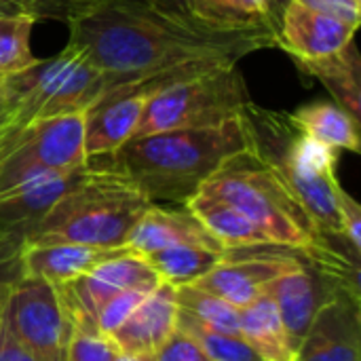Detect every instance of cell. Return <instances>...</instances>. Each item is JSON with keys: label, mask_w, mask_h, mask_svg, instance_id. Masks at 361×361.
I'll list each match as a JSON object with an SVG mask.
<instances>
[{"label": "cell", "mask_w": 361, "mask_h": 361, "mask_svg": "<svg viewBox=\"0 0 361 361\" xmlns=\"http://www.w3.org/2000/svg\"><path fill=\"white\" fill-rule=\"evenodd\" d=\"M8 2L21 6L36 21L49 19V21H63V23H68V19L82 4V0H8Z\"/></svg>", "instance_id": "30"}, {"label": "cell", "mask_w": 361, "mask_h": 361, "mask_svg": "<svg viewBox=\"0 0 361 361\" xmlns=\"http://www.w3.org/2000/svg\"><path fill=\"white\" fill-rule=\"evenodd\" d=\"M300 256L296 250L283 247H254L228 250L224 260L205 277L190 283L209 294L220 296L237 309L247 307L264 296L271 286L283 275L296 271Z\"/></svg>", "instance_id": "11"}, {"label": "cell", "mask_w": 361, "mask_h": 361, "mask_svg": "<svg viewBox=\"0 0 361 361\" xmlns=\"http://www.w3.org/2000/svg\"><path fill=\"white\" fill-rule=\"evenodd\" d=\"M68 27V42L123 85L192 61H239L277 47L269 32L212 27L167 13L152 0H82Z\"/></svg>", "instance_id": "1"}, {"label": "cell", "mask_w": 361, "mask_h": 361, "mask_svg": "<svg viewBox=\"0 0 361 361\" xmlns=\"http://www.w3.org/2000/svg\"><path fill=\"white\" fill-rule=\"evenodd\" d=\"M245 118L256 159L275 171L324 237L343 241L338 209L345 188L336 178L338 152L300 133L290 123L288 112L250 102Z\"/></svg>", "instance_id": "3"}, {"label": "cell", "mask_w": 361, "mask_h": 361, "mask_svg": "<svg viewBox=\"0 0 361 361\" xmlns=\"http://www.w3.org/2000/svg\"><path fill=\"white\" fill-rule=\"evenodd\" d=\"M157 361H212L205 351L199 347V343L186 334L184 330H180L176 326V330L171 332V336L159 347V351L154 353Z\"/></svg>", "instance_id": "29"}, {"label": "cell", "mask_w": 361, "mask_h": 361, "mask_svg": "<svg viewBox=\"0 0 361 361\" xmlns=\"http://www.w3.org/2000/svg\"><path fill=\"white\" fill-rule=\"evenodd\" d=\"M89 163L74 171L47 173L0 197V235L25 239L53 205L80 180Z\"/></svg>", "instance_id": "14"}, {"label": "cell", "mask_w": 361, "mask_h": 361, "mask_svg": "<svg viewBox=\"0 0 361 361\" xmlns=\"http://www.w3.org/2000/svg\"><path fill=\"white\" fill-rule=\"evenodd\" d=\"M239 336L260 361H296V347L269 294L239 309Z\"/></svg>", "instance_id": "19"}, {"label": "cell", "mask_w": 361, "mask_h": 361, "mask_svg": "<svg viewBox=\"0 0 361 361\" xmlns=\"http://www.w3.org/2000/svg\"><path fill=\"white\" fill-rule=\"evenodd\" d=\"M184 207L190 209L197 220L209 231V235L226 250L277 247L262 228H258L247 216H243L222 199H216L207 192H197Z\"/></svg>", "instance_id": "18"}, {"label": "cell", "mask_w": 361, "mask_h": 361, "mask_svg": "<svg viewBox=\"0 0 361 361\" xmlns=\"http://www.w3.org/2000/svg\"><path fill=\"white\" fill-rule=\"evenodd\" d=\"M178 328L190 334L212 361H260L241 336L214 332L178 309Z\"/></svg>", "instance_id": "26"}, {"label": "cell", "mask_w": 361, "mask_h": 361, "mask_svg": "<svg viewBox=\"0 0 361 361\" xmlns=\"http://www.w3.org/2000/svg\"><path fill=\"white\" fill-rule=\"evenodd\" d=\"M228 252H216L203 245L192 243H178L163 250H157L144 260L150 264V269L159 275L161 281L178 286H190L205 277L212 269H216Z\"/></svg>", "instance_id": "22"}, {"label": "cell", "mask_w": 361, "mask_h": 361, "mask_svg": "<svg viewBox=\"0 0 361 361\" xmlns=\"http://www.w3.org/2000/svg\"><path fill=\"white\" fill-rule=\"evenodd\" d=\"M152 290L154 288H133V290H125V292L116 294L112 300H108L97 315V332L110 336Z\"/></svg>", "instance_id": "28"}, {"label": "cell", "mask_w": 361, "mask_h": 361, "mask_svg": "<svg viewBox=\"0 0 361 361\" xmlns=\"http://www.w3.org/2000/svg\"><path fill=\"white\" fill-rule=\"evenodd\" d=\"M0 322L36 361H68L74 326L51 283L19 277L0 300Z\"/></svg>", "instance_id": "9"}, {"label": "cell", "mask_w": 361, "mask_h": 361, "mask_svg": "<svg viewBox=\"0 0 361 361\" xmlns=\"http://www.w3.org/2000/svg\"><path fill=\"white\" fill-rule=\"evenodd\" d=\"M8 15H27L21 6L8 2V0H0V17H8ZM32 17V15H30Z\"/></svg>", "instance_id": "37"}, {"label": "cell", "mask_w": 361, "mask_h": 361, "mask_svg": "<svg viewBox=\"0 0 361 361\" xmlns=\"http://www.w3.org/2000/svg\"><path fill=\"white\" fill-rule=\"evenodd\" d=\"M176 302L178 309L197 324L214 332L239 336V309L222 300L220 296L209 294L197 286H178Z\"/></svg>", "instance_id": "24"}, {"label": "cell", "mask_w": 361, "mask_h": 361, "mask_svg": "<svg viewBox=\"0 0 361 361\" xmlns=\"http://www.w3.org/2000/svg\"><path fill=\"white\" fill-rule=\"evenodd\" d=\"M296 361H361L360 292H343L319 311Z\"/></svg>", "instance_id": "12"}, {"label": "cell", "mask_w": 361, "mask_h": 361, "mask_svg": "<svg viewBox=\"0 0 361 361\" xmlns=\"http://www.w3.org/2000/svg\"><path fill=\"white\" fill-rule=\"evenodd\" d=\"M123 80L102 72L76 44H66L49 59L6 76L4 123L0 133H15L32 123L87 112Z\"/></svg>", "instance_id": "5"}, {"label": "cell", "mask_w": 361, "mask_h": 361, "mask_svg": "<svg viewBox=\"0 0 361 361\" xmlns=\"http://www.w3.org/2000/svg\"><path fill=\"white\" fill-rule=\"evenodd\" d=\"M152 2L157 6H161L163 11H167V13H173V15L192 19L190 17V8H188V0H152Z\"/></svg>", "instance_id": "36"}, {"label": "cell", "mask_w": 361, "mask_h": 361, "mask_svg": "<svg viewBox=\"0 0 361 361\" xmlns=\"http://www.w3.org/2000/svg\"><path fill=\"white\" fill-rule=\"evenodd\" d=\"M0 361H36L6 330L0 322Z\"/></svg>", "instance_id": "34"}, {"label": "cell", "mask_w": 361, "mask_h": 361, "mask_svg": "<svg viewBox=\"0 0 361 361\" xmlns=\"http://www.w3.org/2000/svg\"><path fill=\"white\" fill-rule=\"evenodd\" d=\"M36 19L30 15L0 17V76H13L36 63L30 47Z\"/></svg>", "instance_id": "25"}, {"label": "cell", "mask_w": 361, "mask_h": 361, "mask_svg": "<svg viewBox=\"0 0 361 361\" xmlns=\"http://www.w3.org/2000/svg\"><path fill=\"white\" fill-rule=\"evenodd\" d=\"M152 203L127 178L89 163L80 180L53 205L23 243H80L127 247V239Z\"/></svg>", "instance_id": "4"}, {"label": "cell", "mask_w": 361, "mask_h": 361, "mask_svg": "<svg viewBox=\"0 0 361 361\" xmlns=\"http://www.w3.org/2000/svg\"><path fill=\"white\" fill-rule=\"evenodd\" d=\"M82 116L61 114L15 133H0V197L47 173L85 167Z\"/></svg>", "instance_id": "8"}, {"label": "cell", "mask_w": 361, "mask_h": 361, "mask_svg": "<svg viewBox=\"0 0 361 361\" xmlns=\"http://www.w3.org/2000/svg\"><path fill=\"white\" fill-rule=\"evenodd\" d=\"M252 150L245 112L214 127L178 129L125 142L102 161L137 186L150 203L186 205L235 157Z\"/></svg>", "instance_id": "2"}, {"label": "cell", "mask_w": 361, "mask_h": 361, "mask_svg": "<svg viewBox=\"0 0 361 361\" xmlns=\"http://www.w3.org/2000/svg\"><path fill=\"white\" fill-rule=\"evenodd\" d=\"M4 95H6V76H0V104H4Z\"/></svg>", "instance_id": "39"}, {"label": "cell", "mask_w": 361, "mask_h": 361, "mask_svg": "<svg viewBox=\"0 0 361 361\" xmlns=\"http://www.w3.org/2000/svg\"><path fill=\"white\" fill-rule=\"evenodd\" d=\"M296 68L315 80H319L334 104L343 108L349 116L360 121L361 114V59L355 40H351L343 51L332 53L322 59L294 61Z\"/></svg>", "instance_id": "20"}, {"label": "cell", "mask_w": 361, "mask_h": 361, "mask_svg": "<svg viewBox=\"0 0 361 361\" xmlns=\"http://www.w3.org/2000/svg\"><path fill=\"white\" fill-rule=\"evenodd\" d=\"M250 102L247 85L237 63L224 61L152 93L133 137L214 127L241 116Z\"/></svg>", "instance_id": "7"}, {"label": "cell", "mask_w": 361, "mask_h": 361, "mask_svg": "<svg viewBox=\"0 0 361 361\" xmlns=\"http://www.w3.org/2000/svg\"><path fill=\"white\" fill-rule=\"evenodd\" d=\"M114 361H157L154 355H148V353H121L116 355Z\"/></svg>", "instance_id": "38"}, {"label": "cell", "mask_w": 361, "mask_h": 361, "mask_svg": "<svg viewBox=\"0 0 361 361\" xmlns=\"http://www.w3.org/2000/svg\"><path fill=\"white\" fill-rule=\"evenodd\" d=\"M159 283V275L142 256L125 252L97 264L89 273L53 288L74 330H97V315L108 300L125 290L157 288Z\"/></svg>", "instance_id": "10"}, {"label": "cell", "mask_w": 361, "mask_h": 361, "mask_svg": "<svg viewBox=\"0 0 361 361\" xmlns=\"http://www.w3.org/2000/svg\"><path fill=\"white\" fill-rule=\"evenodd\" d=\"M125 252L129 250L93 247L80 243H21V269L25 277L61 286Z\"/></svg>", "instance_id": "17"}, {"label": "cell", "mask_w": 361, "mask_h": 361, "mask_svg": "<svg viewBox=\"0 0 361 361\" xmlns=\"http://www.w3.org/2000/svg\"><path fill=\"white\" fill-rule=\"evenodd\" d=\"M0 239H2V235H0Z\"/></svg>", "instance_id": "41"}, {"label": "cell", "mask_w": 361, "mask_h": 361, "mask_svg": "<svg viewBox=\"0 0 361 361\" xmlns=\"http://www.w3.org/2000/svg\"><path fill=\"white\" fill-rule=\"evenodd\" d=\"M290 4V0H264V6L269 11V17H271V23L279 36V25H281V17H283V11L286 6Z\"/></svg>", "instance_id": "35"}, {"label": "cell", "mask_w": 361, "mask_h": 361, "mask_svg": "<svg viewBox=\"0 0 361 361\" xmlns=\"http://www.w3.org/2000/svg\"><path fill=\"white\" fill-rule=\"evenodd\" d=\"M178 326L176 288L161 281L110 334L121 353L154 355Z\"/></svg>", "instance_id": "15"}, {"label": "cell", "mask_w": 361, "mask_h": 361, "mask_svg": "<svg viewBox=\"0 0 361 361\" xmlns=\"http://www.w3.org/2000/svg\"><path fill=\"white\" fill-rule=\"evenodd\" d=\"M4 114H6V108H4V104H0V127L4 123Z\"/></svg>", "instance_id": "40"}, {"label": "cell", "mask_w": 361, "mask_h": 361, "mask_svg": "<svg viewBox=\"0 0 361 361\" xmlns=\"http://www.w3.org/2000/svg\"><path fill=\"white\" fill-rule=\"evenodd\" d=\"M178 243H192L216 252H228L209 235V231L197 220L190 209H186L184 205L182 209H167L157 203L146 209V214L131 231L127 239V250L144 258L157 250Z\"/></svg>", "instance_id": "16"}, {"label": "cell", "mask_w": 361, "mask_h": 361, "mask_svg": "<svg viewBox=\"0 0 361 361\" xmlns=\"http://www.w3.org/2000/svg\"><path fill=\"white\" fill-rule=\"evenodd\" d=\"M118 349L110 336L97 330H74L68 349V361H114Z\"/></svg>", "instance_id": "27"}, {"label": "cell", "mask_w": 361, "mask_h": 361, "mask_svg": "<svg viewBox=\"0 0 361 361\" xmlns=\"http://www.w3.org/2000/svg\"><path fill=\"white\" fill-rule=\"evenodd\" d=\"M21 237H2L0 239V300L4 292L19 279L23 277L21 269Z\"/></svg>", "instance_id": "31"}, {"label": "cell", "mask_w": 361, "mask_h": 361, "mask_svg": "<svg viewBox=\"0 0 361 361\" xmlns=\"http://www.w3.org/2000/svg\"><path fill=\"white\" fill-rule=\"evenodd\" d=\"M290 123L307 137L341 152H360V121L349 116L334 102H313L288 112Z\"/></svg>", "instance_id": "21"}, {"label": "cell", "mask_w": 361, "mask_h": 361, "mask_svg": "<svg viewBox=\"0 0 361 361\" xmlns=\"http://www.w3.org/2000/svg\"><path fill=\"white\" fill-rule=\"evenodd\" d=\"M341 235L343 241L353 250L361 252V207L360 203L345 190L341 197Z\"/></svg>", "instance_id": "33"}, {"label": "cell", "mask_w": 361, "mask_h": 361, "mask_svg": "<svg viewBox=\"0 0 361 361\" xmlns=\"http://www.w3.org/2000/svg\"><path fill=\"white\" fill-rule=\"evenodd\" d=\"M199 192L226 201L262 228L277 247L307 250L324 237L288 186L250 150L226 163Z\"/></svg>", "instance_id": "6"}, {"label": "cell", "mask_w": 361, "mask_h": 361, "mask_svg": "<svg viewBox=\"0 0 361 361\" xmlns=\"http://www.w3.org/2000/svg\"><path fill=\"white\" fill-rule=\"evenodd\" d=\"M190 17L222 30H262L275 36L264 0H188Z\"/></svg>", "instance_id": "23"}, {"label": "cell", "mask_w": 361, "mask_h": 361, "mask_svg": "<svg viewBox=\"0 0 361 361\" xmlns=\"http://www.w3.org/2000/svg\"><path fill=\"white\" fill-rule=\"evenodd\" d=\"M307 8L345 21L353 27H360L361 21V0H294Z\"/></svg>", "instance_id": "32"}, {"label": "cell", "mask_w": 361, "mask_h": 361, "mask_svg": "<svg viewBox=\"0 0 361 361\" xmlns=\"http://www.w3.org/2000/svg\"><path fill=\"white\" fill-rule=\"evenodd\" d=\"M355 32L357 27L345 21L290 0L281 17L277 49H283L294 61L322 59L343 51L355 40Z\"/></svg>", "instance_id": "13"}]
</instances>
